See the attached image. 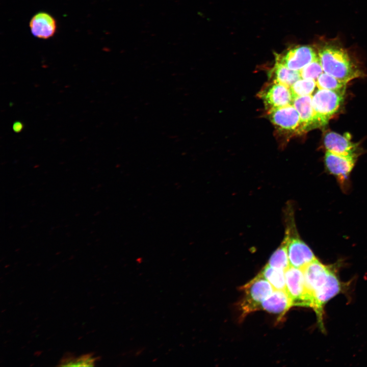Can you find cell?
Instances as JSON below:
<instances>
[{"label": "cell", "mask_w": 367, "mask_h": 367, "mask_svg": "<svg viewBox=\"0 0 367 367\" xmlns=\"http://www.w3.org/2000/svg\"><path fill=\"white\" fill-rule=\"evenodd\" d=\"M317 86L316 81L310 78H301L290 88L294 99L296 97L310 95Z\"/></svg>", "instance_id": "obj_20"}, {"label": "cell", "mask_w": 367, "mask_h": 367, "mask_svg": "<svg viewBox=\"0 0 367 367\" xmlns=\"http://www.w3.org/2000/svg\"><path fill=\"white\" fill-rule=\"evenodd\" d=\"M266 278L276 290H286L285 271L273 268L268 265L259 273Z\"/></svg>", "instance_id": "obj_17"}, {"label": "cell", "mask_w": 367, "mask_h": 367, "mask_svg": "<svg viewBox=\"0 0 367 367\" xmlns=\"http://www.w3.org/2000/svg\"><path fill=\"white\" fill-rule=\"evenodd\" d=\"M244 297L240 307L244 317L251 312L260 310L261 303L274 291L271 283L258 274L243 286Z\"/></svg>", "instance_id": "obj_2"}, {"label": "cell", "mask_w": 367, "mask_h": 367, "mask_svg": "<svg viewBox=\"0 0 367 367\" xmlns=\"http://www.w3.org/2000/svg\"><path fill=\"white\" fill-rule=\"evenodd\" d=\"M268 110L293 104L294 97L291 88L273 82L259 94Z\"/></svg>", "instance_id": "obj_9"}, {"label": "cell", "mask_w": 367, "mask_h": 367, "mask_svg": "<svg viewBox=\"0 0 367 367\" xmlns=\"http://www.w3.org/2000/svg\"><path fill=\"white\" fill-rule=\"evenodd\" d=\"M95 359L90 355L82 357L75 359H68L63 361L62 366H92Z\"/></svg>", "instance_id": "obj_22"}, {"label": "cell", "mask_w": 367, "mask_h": 367, "mask_svg": "<svg viewBox=\"0 0 367 367\" xmlns=\"http://www.w3.org/2000/svg\"><path fill=\"white\" fill-rule=\"evenodd\" d=\"M272 73L274 82L280 83L289 87H291L301 77L300 71L290 69L276 59Z\"/></svg>", "instance_id": "obj_16"}, {"label": "cell", "mask_w": 367, "mask_h": 367, "mask_svg": "<svg viewBox=\"0 0 367 367\" xmlns=\"http://www.w3.org/2000/svg\"><path fill=\"white\" fill-rule=\"evenodd\" d=\"M284 239L287 244L290 266L302 269L317 258L310 248L298 236L293 222L287 224Z\"/></svg>", "instance_id": "obj_4"}, {"label": "cell", "mask_w": 367, "mask_h": 367, "mask_svg": "<svg viewBox=\"0 0 367 367\" xmlns=\"http://www.w3.org/2000/svg\"><path fill=\"white\" fill-rule=\"evenodd\" d=\"M302 269L306 287L311 298L312 304L313 293L324 283L331 270L317 258Z\"/></svg>", "instance_id": "obj_11"}, {"label": "cell", "mask_w": 367, "mask_h": 367, "mask_svg": "<svg viewBox=\"0 0 367 367\" xmlns=\"http://www.w3.org/2000/svg\"><path fill=\"white\" fill-rule=\"evenodd\" d=\"M327 151L344 156H356L357 146L351 141L349 135L342 136L335 132L327 133L324 139Z\"/></svg>", "instance_id": "obj_12"}, {"label": "cell", "mask_w": 367, "mask_h": 367, "mask_svg": "<svg viewBox=\"0 0 367 367\" xmlns=\"http://www.w3.org/2000/svg\"><path fill=\"white\" fill-rule=\"evenodd\" d=\"M341 289L340 282L331 270L324 283L312 294L311 308L317 316L319 324L323 328V307Z\"/></svg>", "instance_id": "obj_7"}, {"label": "cell", "mask_w": 367, "mask_h": 367, "mask_svg": "<svg viewBox=\"0 0 367 367\" xmlns=\"http://www.w3.org/2000/svg\"><path fill=\"white\" fill-rule=\"evenodd\" d=\"M318 89L330 90L335 91H345L347 83L323 72L316 81Z\"/></svg>", "instance_id": "obj_19"}, {"label": "cell", "mask_w": 367, "mask_h": 367, "mask_svg": "<svg viewBox=\"0 0 367 367\" xmlns=\"http://www.w3.org/2000/svg\"><path fill=\"white\" fill-rule=\"evenodd\" d=\"M286 291L293 306L310 307L311 298L308 294L302 269L290 266L285 270Z\"/></svg>", "instance_id": "obj_5"}, {"label": "cell", "mask_w": 367, "mask_h": 367, "mask_svg": "<svg viewBox=\"0 0 367 367\" xmlns=\"http://www.w3.org/2000/svg\"><path fill=\"white\" fill-rule=\"evenodd\" d=\"M293 105L299 113L302 132L319 127L316 114L312 104V96L306 95L294 99Z\"/></svg>", "instance_id": "obj_15"}, {"label": "cell", "mask_w": 367, "mask_h": 367, "mask_svg": "<svg viewBox=\"0 0 367 367\" xmlns=\"http://www.w3.org/2000/svg\"><path fill=\"white\" fill-rule=\"evenodd\" d=\"M318 56L324 72L346 83L361 76L362 72L347 50L337 42L322 41Z\"/></svg>", "instance_id": "obj_1"}, {"label": "cell", "mask_w": 367, "mask_h": 367, "mask_svg": "<svg viewBox=\"0 0 367 367\" xmlns=\"http://www.w3.org/2000/svg\"><path fill=\"white\" fill-rule=\"evenodd\" d=\"M30 28L33 36L40 39H47L55 34L57 23L49 14L41 12L33 16L30 22Z\"/></svg>", "instance_id": "obj_14"}, {"label": "cell", "mask_w": 367, "mask_h": 367, "mask_svg": "<svg viewBox=\"0 0 367 367\" xmlns=\"http://www.w3.org/2000/svg\"><path fill=\"white\" fill-rule=\"evenodd\" d=\"M317 57L311 46L300 45L290 48L284 55L277 54L276 59L290 69L300 71Z\"/></svg>", "instance_id": "obj_8"}, {"label": "cell", "mask_w": 367, "mask_h": 367, "mask_svg": "<svg viewBox=\"0 0 367 367\" xmlns=\"http://www.w3.org/2000/svg\"><path fill=\"white\" fill-rule=\"evenodd\" d=\"M268 114L278 130L287 133L302 132L299 113L293 104L270 109Z\"/></svg>", "instance_id": "obj_6"}, {"label": "cell", "mask_w": 367, "mask_h": 367, "mask_svg": "<svg viewBox=\"0 0 367 367\" xmlns=\"http://www.w3.org/2000/svg\"><path fill=\"white\" fill-rule=\"evenodd\" d=\"M23 127L22 124L20 122H16L13 125V129L14 132L18 133L21 130Z\"/></svg>", "instance_id": "obj_23"}, {"label": "cell", "mask_w": 367, "mask_h": 367, "mask_svg": "<svg viewBox=\"0 0 367 367\" xmlns=\"http://www.w3.org/2000/svg\"><path fill=\"white\" fill-rule=\"evenodd\" d=\"M324 160L328 171L343 182L348 179L354 166L356 156L340 155L327 151Z\"/></svg>", "instance_id": "obj_10"}, {"label": "cell", "mask_w": 367, "mask_h": 367, "mask_svg": "<svg viewBox=\"0 0 367 367\" xmlns=\"http://www.w3.org/2000/svg\"><path fill=\"white\" fill-rule=\"evenodd\" d=\"M269 266L285 270L290 266L286 241L283 239L280 246L273 252L267 264Z\"/></svg>", "instance_id": "obj_18"}, {"label": "cell", "mask_w": 367, "mask_h": 367, "mask_svg": "<svg viewBox=\"0 0 367 367\" xmlns=\"http://www.w3.org/2000/svg\"><path fill=\"white\" fill-rule=\"evenodd\" d=\"M323 69L318 57L300 70L302 78L317 80L323 73Z\"/></svg>", "instance_id": "obj_21"}, {"label": "cell", "mask_w": 367, "mask_h": 367, "mask_svg": "<svg viewBox=\"0 0 367 367\" xmlns=\"http://www.w3.org/2000/svg\"><path fill=\"white\" fill-rule=\"evenodd\" d=\"M345 91L319 89L312 96V104L319 126L326 124L343 103Z\"/></svg>", "instance_id": "obj_3"}, {"label": "cell", "mask_w": 367, "mask_h": 367, "mask_svg": "<svg viewBox=\"0 0 367 367\" xmlns=\"http://www.w3.org/2000/svg\"><path fill=\"white\" fill-rule=\"evenodd\" d=\"M293 306L286 290H276L261 304L260 310L278 315L282 319L286 312Z\"/></svg>", "instance_id": "obj_13"}]
</instances>
